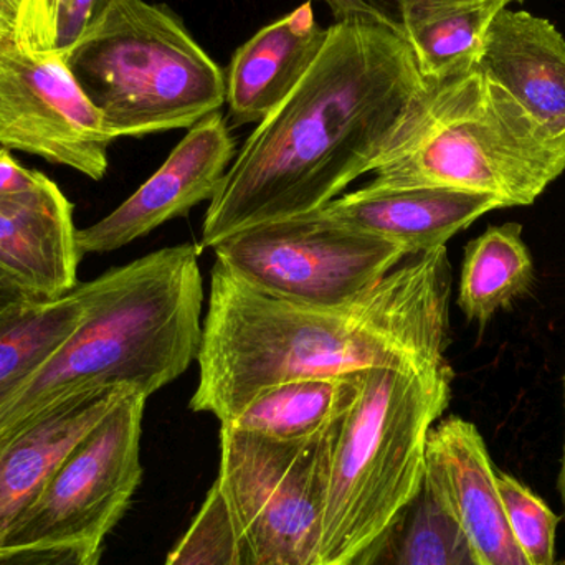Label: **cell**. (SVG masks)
<instances>
[{
  "instance_id": "1",
  "label": "cell",
  "mask_w": 565,
  "mask_h": 565,
  "mask_svg": "<svg viewBox=\"0 0 565 565\" xmlns=\"http://www.w3.org/2000/svg\"><path fill=\"white\" fill-rule=\"evenodd\" d=\"M430 85L407 40L387 26H329L311 68L235 156L209 205L199 252L338 199L394 151Z\"/></svg>"
},
{
  "instance_id": "2",
  "label": "cell",
  "mask_w": 565,
  "mask_h": 565,
  "mask_svg": "<svg viewBox=\"0 0 565 565\" xmlns=\"http://www.w3.org/2000/svg\"><path fill=\"white\" fill-rule=\"evenodd\" d=\"M447 248L408 257L371 292L338 308L296 305L215 264L189 407L228 424L265 388L445 359L450 344Z\"/></svg>"
},
{
  "instance_id": "3",
  "label": "cell",
  "mask_w": 565,
  "mask_h": 565,
  "mask_svg": "<svg viewBox=\"0 0 565 565\" xmlns=\"http://www.w3.org/2000/svg\"><path fill=\"white\" fill-rule=\"evenodd\" d=\"M198 245L162 248L85 282L68 341L0 411V434L65 395L122 388L151 397L201 351L204 281Z\"/></svg>"
},
{
  "instance_id": "4",
  "label": "cell",
  "mask_w": 565,
  "mask_h": 565,
  "mask_svg": "<svg viewBox=\"0 0 565 565\" xmlns=\"http://www.w3.org/2000/svg\"><path fill=\"white\" fill-rule=\"evenodd\" d=\"M451 382L447 358L361 372L354 404L332 427L321 565H351L418 490Z\"/></svg>"
},
{
  "instance_id": "5",
  "label": "cell",
  "mask_w": 565,
  "mask_h": 565,
  "mask_svg": "<svg viewBox=\"0 0 565 565\" xmlns=\"http://www.w3.org/2000/svg\"><path fill=\"white\" fill-rule=\"evenodd\" d=\"M564 171L565 142L477 66L431 82L372 182L460 189L524 207Z\"/></svg>"
},
{
  "instance_id": "6",
  "label": "cell",
  "mask_w": 565,
  "mask_h": 565,
  "mask_svg": "<svg viewBox=\"0 0 565 565\" xmlns=\"http://www.w3.org/2000/svg\"><path fill=\"white\" fill-rule=\"evenodd\" d=\"M63 56L113 141L192 128L227 102L221 66L159 3L116 0Z\"/></svg>"
},
{
  "instance_id": "7",
  "label": "cell",
  "mask_w": 565,
  "mask_h": 565,
  "mask_svg": "<svg viewBox=\"0 0 565 565\" xmlns=\"http://www.w3.org/2000/svg\"><path fill=\"white\" fill-rule=\"evenodd\" d=\"M334 422L305 440H275L222 425L215 483L241 565H321Z\"/></svg>"
},
{
  "instance_id": "8",
  "label": "cell",
  "mask_w": 565,
  "mask_h": 565,
  "mask_svg": "<svg viewBox=\"0 0 565 565\" xmlns=\"http://www.w3.org/2000/svg\"><path fill=\"white\" fill-rule=\"evenodd\" d=\"M212 250L215 264L250 288L318 308L354 302L408 258L322 209L244 228Z\"/></svg>"
},
{
  "instance_id": "9",
  "label": "cell",
  "mask_w": 565,
  "mask_h": 565,
  "mask_svg": "<svg viewBox=\"0 0 565 565\" xmlns=\"http://www.w3.org/2000/svg\"><path fill=\"white\" fill-rule=\"evenodd\" d=\"M148 397L126 394L66 455L2 550L102 546L141 483L142 417Z\"/></svg>"
},
{
  "instance_id": "10",
  "label": "cell",
  "mask_w": 565,
  "mask_h": 565,
  "mask_svg": "<svg viewBox=\"0 0 565 565\" xmlns=\"http://www.w3.org/2000/svg\"><path fill=\"white\" fill-rule=\"evenodd\" d=\"M108 135L102 113L83 92L65 56L30 53L0 40V146L105 178Z\"/></svg>"
},
{
  "instance_id": "11",
  "label": "cell",
  "mask_w": 565,
  "mask_h": 565,
  "mask_svg": "<svg viewBox=\"0 0 565 565\" xmlns=\"http://www.w3.org/2000/svg\"><path fill=\"white\" fill-rule=\"evenodd\" d=\"M235 141L221 111L189 128L164 164L118 209L78 231L79 254H108L211 202L235 159Z\"/></svg>"
},
{
  "instance_id": "12",
  "label": "cell",
  "mask_w": 565,
  "mask_h": 565,
  "mask_svg": "<svg viewBox=\"0 0 565 565\" xmlns=\"http://www.w3.org/2000/svg\"><path fill=\"white\" fill-rule=\"evenodd\" d=\"M425 477L450 508L481 564L533 565L511 530L497 470L471 422L448 417L431 427Z\"/></svg>"
},
{
  "instance_id": "13",
  "label": "cell",
  "mask_w": 565,
  "mask_h": 565,
  "mask_svg": "<svg viewBox=\"0 0 565 565\" xmlns=\"http://www.w3.org/2000/svg\"><path fill=\"white\" fill-rule=\"evenodd\" d=\"M126 394L131 391L75 392L0 434V547L66 455Z\"/></svg>"
},
{
  "instance_id": "14",
  "label": "cell",
  "mask_w": 565,
  "mask_h": 565,
  "mask_svg": "<svg viewBox=\"0 0 565 565\" xmlns=\"http://www.w3.org/2000/svg\"><path fill=\"white\" fill-rule=\"evenodd\" d=\"M504 207L501 199L435 185H382L371 182L334 199L322 211L369 234L394 242L407 257L445 247L475 221Z\"/></svg>"
},
{
  "instance_id": "15",
  "label": "cell",
  "mask_w": 565,
  "mask_h": 565,
  "mask_svg": "<svg viewBox=\"0 0 565 565\" xmlns=\"http://www.w3.org/2000/svg\"><path fill=\"white\" fill-rule=\"evenodd\" d=\"M76 235L72 202L46 179L0 204V268L32 299L63 298L76 288L83 257Z\"/></svg>"
},
{
  "instance_id": "16",
  "label": "cell",
  "mask_w": 565,
  "mask_h": 565,
  "mask_svg": "<svg viewBox=\"0 0 565 565\" xmlns=\"http://www.w3.org/2000/svg\"><path fill=\"white\" fill-rule=\"evenodd\" d=\"M478 68L565 142V40L550 20L501 9Z\"/></svg>"
},
{
  "instance_id": "17",
  "label": "cell",
  "mask_w": 565,
  "mask_h": 565,
  "mask_svg": "<svg viewBox=\"0 0 565 565\" xmlns=\"http://www.w3.org/2000/svg\"><path fill=\"white\" fill-rule=\"evenodd\" d=\"M328 40L312 3L255 33L235 52L228 68L227 103L235 125L260 122L296 88Z\"/></svg>"
},
{
  "instance_id": "18",
  "label": "cell",
  "mask_w": 565,
  "mask_h": 565,
  "mask_svg": "<svg viewBox=\"0 0 565 565\" xmlns=\"http://www.w3.org/2000/svg\"><path fill=\"white\" fill-rule=\"evenodd\" d=\"M504 0H404L402 35L430 82L477 68L490 23Z\"/></svg>"
},
{
  "instance_id": "19",
  "label": "cell",
  "mask_w": 565,
  "mask_h": 565,
  "mask_svg": "<svg viewBox=\"0 0 565 565\" xmlns=\"http://www.w3.org/2000/svg\"><path fill=\"white\" fill-rule=\"evenodd\" d=\"M351 565L483 564L424 471L418 490Z\"/></svg>"
},
{
  "instance_id": "20",
  "label": "cell",
  "mask_w": 565,
  "mask_h": 565,
  "mask_svg": "<svg viewBox=\"0 0 565 565\" xmlns=\"http://www.w3.org/2000/svg\"><path fill=\"white\" fill-rule=\"evenodd\" d=\"M361 372L349 377L298 379L255 395L228 427L275 440L315 437L341 417L359 394Z\"/></svg>"
},
{
  "instance_id": "21",
  "label": "cell",
  "mask_w": 565,
  "mask_h": 565,
  "mask_svg": "<svg viewBox=\"0 0 565 565\" xmlns=\"http://www.w3.org/2000/svg\"><path fill=\"white\" fill-rule=\"evenodd\" d=\"M85 302V285H79L53 301L26 299L0 321V411L68 341Z\"/></svg>"
},
{
  "instance_id": "22",
  "label": "cell",
  "mask_w": 565,
  "mask_h": 565,
  "mask_svg": "<svg viewBox=\"0 0 565 565\" xmlns=\"http://www.w3.org/2000/svg\"><path fill=\"white\" fill-rule=\"evenodd\" d=\"M534 285V264L516 222L490 227L465 250L458 306L470 321L487 324Z\"/></svg>"
},
{
  "instance_id": "23",
  "label": "cell",
  "mask_w": 565,
  "mask_h": 565,
  "mask_svg": "<svg viewBox=\"0 0 565 565\" xmlns=\"http://www.w3.org/2000/svg\"><path fill=\"white\" fill-rule=\"evenodd\" d=\"M498 491L518 544L533 565H565L556 561L559 516L511 475L497 470Z\"/></svg>"
},
{
  "instance_id": "24",
  "label": "cell",
  "mask_w": 565,
  "mask_h": 565,
  "mask_svg": "<svg viewBox=\"0 0 565 565\" xmlns=\"http://www.w3.org/2000/svg\"><path fill=\"white\" fill-rule=\"evenodd\" d=\"M166 565H241L227 507L217 483Z\"/></svg>"
},
{
  "instance_id": "25",
  "label": "cell",
  "mask_w": 565,
  "mask_h": 565,
  "mask_svg": "<svg viewBox=\"0 0 565 565\" xmlns=\"http://www.w3.org/2000/svg\"><path fill=\"white\" fill-rule=\"evenodd\" d=\"M72 0H22L12 40L30 53L56 52L60 26Z\"/></svg>"
},
{
  "instance_id": "26",
  "label": "cell",
  "mask_w": 565,
  "mask_h": 565,
  "mask_svg": "<svg viewBox=\"0 0 565 565\" xmlns=\"http://www.w3.org/2000/svg\"><path fill=\"white\" fill-rule=\"evenodd\" d=\"M99 559H102V546H93V544L0 551V565H99Z\"/></svg>"
},
{
  "instance_id": "27",
  "label": "cell",
  "mask_w": 565,
  "mask_h": 565,
  "mask_svg": "<svg viewBox=\"0 0 565 565\" xmlns=\"http://www.w3.org/2000/svg\"><path fill=\"white\" fill-rule=\"evenodd\" d=\"M334 13L335 22L361 20L387 26L402 35L401 7L404 0H322ZM404 36V35H402Z\"/></svg>"
},
{
  "instance_id": "28",
  "label": "cell",
  "mask_w": 565,
  "mask_h": 565,
  "mask_svg": "<svg viewBox=\"0 0 565 565\" xmlns=\"http://www.w3.org/2000/svg\"><path fill=\"white\" fill-rule=\"evenodd\" d=\"M115 2L116 0H72L60 26L56 52L65 55Z\"/></svg>"
},
{
  "instance_id": "29",
  "label": "cell",
  "mask_w": 565,
  "mask_h": 565,
  "mask_svg": "<svg viewBox=\"0 0 565 565\" xmlns=\"http://www.w3.org/2000/svg\"><path fill=\"white\" fill-rule=\"evenodd\" d=\"M46 179L42 172L23 168L10 149L0 146V204L35 191Z\"/></svg>"
},
{
  "instance_id": "30",
  "label": "cell",
  "mask_w": 565,
  "mask_h": 565,
  "mask_svg": "<svg viewBox=\"0 0 565 565\" xmlns=\"http://www.w3.org/2000/svg\"><path fill=\"white\" fill-rule=\"evenodd\" d=\"M30 298L13 278H10L6 271L0 268V321L12 311L20 302Z\"/></svg>"
},
{
  "instance_id": "31",
  "label": "cell",
  "mask_w": 565,
  "mask_h": 565,
  "mask_svg": "<svg viewBox=\"0 0 565 565\" xmlns=\"http://www.w3.org/2000/svg\"><path fill=\"white\" fill-rule=\"evenodd\" d=\"M22 0H0V40H12Z\"/></svg>"
},
{
  "instance_id": "32",
  "label": "cell",
  "mask_w": 565,
  "mask_h": 565,
  "mask_svg": "<svg viewBox=\"0 0 565 565\" xmlns=\"http://www.w3.org/2000/svg\"><path fill=\"white\" fill-rule=\"evenodd\" d=\"M565 381V379H564ZM557 490H559L561 500H563L564 518H565V441L563 465H561L559 480H557Z\"/></svg>"
},
{
  "instance_id": "33",
  "label": "cell",
  "mask_w": 565,
  "mask_h": 565,
  "mask_svg": "<svg viewBox=\"0 0 565 565\" xmlns=\"http://www.w3.org/2000/svg\"><path fill=\"white\" fill-rule=\"evenodd\" d=\"M504 2H507V3H508V2H511V0H504Z\"/></svg>"
}]
</instances>
